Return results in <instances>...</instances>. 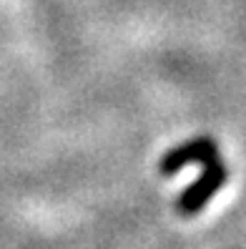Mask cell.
<instances>
[{"mask_svg": "<svg viewBox=\"0 0 246 249\" xmlns=\"http://www.w3.org/2000/svg\"><path fill=\"white\" fill-rule=\"evenodd\" d=\"M219 159V146L211 136H196L191 141H186L176 149H171L168 154H164L161 164H158V171L164 177H171V174L181 171L183 166H194V164H211V161Z\"/></svg>", "mask_w": 246, "mask_h": 249, "instance_id": "2", "label": "cell"}, {"mask_svg": "<svg viewBox=\"0 0 246 249\" xmlns=\"http://www.w3.org/2000/svg\"><path fill=\"white\" fill-rule=\"evenodd\" d=\"M226 179H229V169L221 164V159L211 161V164H204L201 177L179 194V199H176V212H179L181 216H194V214H198V212L211 201V196L226 184Z\"/></svg>", "mask_w": 246, "mask_h": 249, "instance_id": "1", "label": "cell"}]
</instances>
